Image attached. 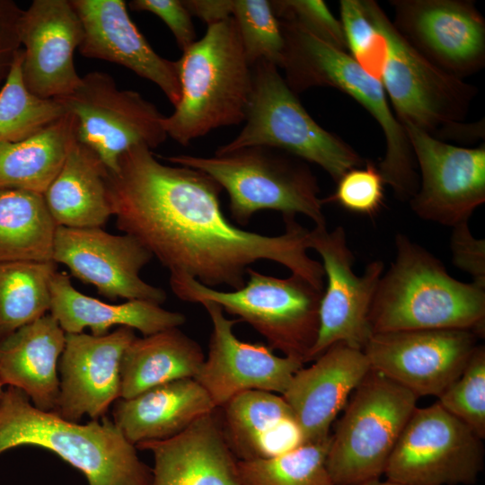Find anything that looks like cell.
Listing matches in <instances>:
<instances>
[{
  "label": "cell",
  "mask_w": 485,
  "mask_h": 485,
  "mask_svg": "<svg viewBox=\"0 0 485 485\" xmlns=\"http://www.w3.org/2000/svg\"><path fill=\"white\" fill-rule=\"evenodd\" d=\"M452 228L450 250L454 265L468 273L472 283L485 288V240L472 235L468 222Z\"/></svg>",
  "instance_id": "cell-41"
},
{
  "label": "cell",
  "mask_w": 485,
  "mask_h": 485,
  "mask_svg": "<svg viewBox=\"0 0 485 485\" xmlns=\"http://www.w3.org/2000/svg\"><path fill=\"white\" fill-rule=\"evenodd\" d=\"M390 3L399 32L439 68L463 79L484 67L485 20L472 1Z\"/></svg>",
  "instance_id": "cell-17"
},
{
  "label": "cell",
  "mask_w": 485,
  "mask_h": 485,
  "mask_svg": "<svg viewBox=\"0 0 485 485\" xmlns=\"http://www.w3.org/2000/svg\"><path fill=\"white\" fill-rule=\"evenodd\" d=\"M49 313L66 333H81L91 330L94 336L108 334L110 328L128 327L148 336L185 323L186 317L160 304L130 300L112 304L88 296L75 289L69 276L56 271L50 282Z\"/></svg>",
  "instance_id": "cell-26"
},
{
  "label": "cell",
  "mask_w": 485,
  "mask_h": 485,
  "mask_svg": "<svg viewBox=\"0 0 485 485\" xmlns=\"http://www.w3.org/2000/svg\"><path fill=\"white\" fill-rule=\"evenodd\" d=\"M204 360L199 344L179 328L136 337L121 358L120 398L172 381L195 379Z\"/></svg>",
  "instance_id": "cell-29"
},
{
  "label": "cell",
  "mask_w": 485,
  "mask_h": 485,
  "mask_svg": "<svg viewBox=\"0 0 485 485\" xmlns=\"http://www.w3.org/2000/svg\"><path fill=\"white\" fill-rule=\"evenodd\" d=\"M279 21L284 50L279 68L295 93L315 86L336 88L358 102L376 120L385 138L378 170L396 198L409 201L419 176L405 129L388 102L382 82L368 74L347 51L337 48L302 26Z\"/></svg>",
  "instance_id": "cell-3"
},
{
  "label": "cell",
  "mask_w": 485,
  "mask_h": 485,
  "mask_svg": "<svg viewBox=\"0 0 485 485\" xmlns=\"http://www.w3.org/2000/svg\"><path fill=\"white\" fill-rule=\"evenodd\" d=\"M134 11L149 12L164 22L183 52L196 41L192 15L180 0H133L128 4Z\"/></svg>",
  "instance_id": "cell-40"
},
{
  "label": "cell",
  "mask_w": 485,
  "mask_h": 485,
  "mask_svg": "<svg viewBox=\"0 0 485 485\" xmlns=\"http://www.w3.org/2000/svg\"><path fill=\"white\" fill-rule=\"evenodd\" d=\"M223 407V429L237 460L273 457L304 444L293 411L281 394L250 390Z\"/></svg>",
  "instance_id": "cell-27"
},
{
  "label": "cell",
  "mask_w": 485,
  "mask_h": 485,
  "mask_svg": "<svg viewBox=\"0 0 485 485\" xmlns=\"http://www.w3.org/2000/svg\"><path fill=\"white\" fill-rule=\"evenodd\" d=\"M108 175L97 154L75 139L59 172L43 193L57 226L101 227L112 216Z\"/></svg>",
  "instance_id": "cell-28"
},
{
  "label": "cell",
  "mask_w": 485,
  "mask_h": 485,
  "mask_svg": "<svg viewBox=\"0 0 485 485\" xmlns=\"http://www.w3.org/2000/svg\"><path fill=\"white\" fill-rule=\"evenodd\" d=\"M361 485H405V484L394 482L389 480L382 481L379 479H375V480L368 481Z\"/></svg>",
  "instance_id": "cell-44"
},
{
  "label": "cell",
  "mask_w": 485,
  "mask_h": 485,
  "mask_svg": "<svg viewBox=\"0 0 485 485\" xmlns=\"http://www.w3.org/2000/svg\"><path fill=\"white\" fill-rule=\"evenodd\" d=\"M57 227L42 194L0 189V262L53 261Z\"/></svg>",
  "instance_id": "cell-31"
},
{
  "label": "cell",
  "mask_w": 485,
  "mask_h": 485,
  "mask_svg": "<svg viewBox=\"0 0 485 485\" xmlns=\"http://www.w3.org/2000/svg\"><path fill=\"white\" fill-rule=\"evenodd\" d=\"M84 38L82 56L116 63L155 84L175 106L181 98L176 61L158 55L131 21L123 0H70Z\"/></svg>",
  "instance_id": "cell-21"
},
{
  "label": "cell",
  "mask_w": 485,
  "mask_h": 485,
  "mask_svg": "<svg viewBox=\"0 0 485 485\" xmlns=\"http://www.w3.org/2000/svg\"><path fill=\"white\" fill-rule=\"evenodd\" d=\"M360 3L386 41L387 55L380 80L401 124L410 123L437 138L448 127L463 122L477 87L444 71L419 53L375 1Z\"/></svg>",
  "instance_id": "cell-10"
},
{
  "label": "cell",
  "mask_w": 485,
  "mask_h": 485,
  "mask_svg": "<svg viewBox=\"0 0 485 485\" xmlns=\"http://www.w3.org/2000/svg\"><path fill=\"white\" fill-rule=\"evenodd\" d=\"M331 436L304 443L282 454L237 460L242 485H333L326 459Z\"/></svg>",
  "instance_id": "cell-33"
},
{
  "label": "cell",
  "mask_w": 485,
  "mask_h": 485,
  "mask_svg": "<svg viewBox=\"0 0 485 485\" xmlns=\"http://www.w3.org/2000/svg\"><path fill=\"white\" fill-rule=\"evenodd\" d=\"M309 249L321 256L327 280L319 308V329L307 361L314 360L336 343L363 350L373 334L369 313L379 280L384 272L382 260L368 263L362 275L353 269L354 255L345 229L326 225L309 230Z\"/></svg>",
  "instance_id": "cell-13"
},
{
  "label": "cell",
  "mask_w": 485,
  "mask_h": 485,
  "mask_svg": "<svg viewBox=\"0 0 485 485\" xmlns=\"http://www.w3.org/2000/svg\"><path fill=\"white\" fill-rule=\"evenodd\" d=\"M183 4L192 16H197L207 25L229 17V0H186Z\"/></svg>",
  "instance_id": "cell-43"
},
{
  "label": "cell",
  "mask_w": 485,
  "mask_h": 485,
  "mask_svg": "<svg viewBox=\"0 0 485 485\" xmlns=\"http://www.w3.org/2000/svg\"><path fill=\"white\" fill-rule=\"evenodd\" d=\"M271 7L278 20L296 23L331 45L347 51L340 19L322 0H274Z\"/></svg>",
  "instance_id": "cell-39"
},
{
  "label": "cell",
  "mask_w": 485,
  "mask_h": 485,
  "mask_svg": "<svg viewBox=\"0 0 485 485\" xmlns=\"http://www.w3.org/2000/svg\"><path fill=\"white\" fill-rule=\"evenodd\" d=\"M369 313L372 332L460 329L485 331V288L454 278L443 262L403 234Z\"/></svg>",
  "instance_id": "cell-2"
},
{
  "label": "cell",
  "mask_w": 485,
  "mask_h": 485,
  "mask_svg": "<svg viewBox=\"0 0 485 485\" xmlns=\"http://www.w3.org/2000/svg\"><path fill=\"white\" fill-rule=\"evenodd\" d=\"M217 409L207 391L193 378L148 389L112 404V421L124 437L138 445L165 440Z\"/></svg>",
  "instance_id": "cell-24"
},
{
  "label": "cell",
  "mask_w": 485,
  "mask_h": 485,
  "mask_svg": "<svg viewBox=\"0 0 485 485\" xmlns=\"http://www.w3.org/2000/svg\"><path fill=\"white\" fill-rule=\"evenodd\" d=\"M76 122L67 113L35 135L0 143V189L42 194L59 172L72 143Z\"/></svg>",
  "instance_id": "cell-30"
},
{
  "label": "cell",
  "mask_w": 485,
  "mask_h": 485,
  "mask_svg": "<svg viewBox=\"0 0 485 485\" xmlns=\"http://www.w3.org/2000/svg\"><path fill=\"white\" fill-rule=\"evenodd\" d=\"M54 261L0 262V341L49 312Z\"/></svg>",
  "instance_id": "cell-32"
},
{
  "label": "cell",
  "mask_w": 485,
  "mask_h": 485,
  "mask_svg": "<svg viewBox=\"0 0 485 485\" xmlns=\"http://www.w3.org/2000/svg\"><path fill=\"white\" fill-rule=\"evenodd\" d=\"M340 13L348 54L380 80L387 55L384 36L366 17L360 0L340 1Z\"/></svg>",
  "instance_id": "cell-37"
},
{
  "label": "cell",
  "mask_w": 485,
  "mask_h": 485,
  "mask_svg": "<svg viewBox=\"0 0 485 485\" xmlns=\"http://www.w3.org/2000/svg\"><path fill=\"white\" fill-rule=\"evenodd\" d=\"M335 191L323 203L334 202L353 213L374 216L384 199V181L372 163L346 172L336 182Z\"/></svg>",
  "instance_id": "cell-38"
},
{
  "label": "cell",
  "mask_w": 485,
  "mask_h": 485,
  "mask_svg": "<svg viewBox=\"0 0 485 485\" xmlns=\"http://www.w3.org/2000/svg\"><path fill=\"white\" fill-rule=\"evenodd\" d=\"M137 448L153 454L149 485H242L237 459L215 411L172 437Z\"/></svg>",
  "instance_id": "cell-23"
},
{
  "label": "cell",
  "mask_w": 485,
  "mask_h": 485,
  "mask_svg": "<svg viewBox=\"0 0 485 485\" xmlns=\"http://www.w3.org/2000/svg\"><path fill=\"white\" fill-rule=\"evenodd\" d=\"M419 169V184L409 200L421 219L454 227L468 222L485 201V145L468 148L438 140L410 123L401 124Z\"/></svg>",
  "instance_id": "cell-14"
},
{
  "label": "cell",
  "mask_w": 485,
  "mask_h": 485,
  "mask_svg": "<svg viewBox=\"0 0 485 485\" xmlns=\"http://www.w3.org/2000/svg\"><path fill=\"white\" fill-rule=\"evenodd\" d=\"M483 459L481 438L436 401L414 410L384 474L405 485H469Z\"/></svg>",
  "instance_id": "cell-12"
},
{
  "label": "cell",
  "mask_w": 485,
  "mask_h": 485,
  "mask_svg": "<svg viewBox=\"0 0 485 485\" xmlns=\"http://www.w3.org/2000/svg\"><path fill=\"white\" fill-rule=\"evenodd\" d=\"M165 159L211 177L227 192L231 216L241 225L266 209L280 212L283 218L302 214L314 226L326 225L315 175L304 160L288 153L252 146L211 157L177 154Z\"/></svg>",
  "instance_id": "cell-6"
},
{
  "label": "cell",
  "mask_w": 485,
  "mask_h": 485,
  "mask_svg": "<svg viewBox=\"0 0 485 485\" xmlns=\"http://www.w3.org/2000/svg\"><path fill=\"white\" fill-rule=\"evenodd\" d=\"M248 280L237 290L220 291L187 277H170V287L181 300L211 301L224 312L250 324L271 349L306 362L319 329L323 290L291 274L281 278L249 268Z\"/></svg>",
  "instance_id": "cell-7"
},
{
  "label": "cell",
  "mask_w": 485,
  "mask_h": 485,
  "mask_svg": "<svg viewBox=\"0 0 485 485\" xmlns=\"http://www.w3.org/2000/svg\"><path fill=\"white\" fill-rule=\"evenodd\" d=\"M176 64L181 98L163 119L167 137L188 146L213 129L245 120L252 71L232 17L208 24Z\"/></svg>",
  "instance_id": "cell-5"
},
{
  "label": "cell",
  "mask_w": 485,
  "mask_h": 485,
  "mask_svg": "<svg viewBox=\"0 0 485 485\" xmlns=\"http://www.w3.org/2000/svg\"><path fill=\"white\" fill-rule=\"evenodd\" d=\"M418 397L370 369L331 435L326 465L333 485L379 479Z\"/></svg>",
  "instance_id": "cell-9"
},
{
  "label": "cell",
  "mask_w": 485,
  "mask_h": 485,
  "mask_svg": "<svg viewBox=\"0 0 485 485\" xmlns=\"http://www.w3.org/2000/svg\"><path fill=\"white\" fill-rule=\"evenodd\" d=\"M23 46L22 79L38 97L55 99L71 93L82 76L74 52L84 31L70 0H34L23 10L19 23Z\"/></svg>",
  "instance_id": "cell-20"
},
{
  "label": "cell",
  "mask_w": 485,
  "mask_h": 485,
  "mask_svg": "<svg viewBox=\"0 0 485 485\" xmlns=\"http://www.w3.org/2000/svg\"><path fill=\"white\" fill-rule=\"evenodd\" d=\"M31 445L45 448L81 472L89 485H149L152 470L106 417L85 424L41 410L20 389L0 401V454Z\"/></svg>",
  "instance_id": "cell-4"
},
{
  "label": "cell",
  "mask_w": 485,
  "mask_h": 485,
  "mask_svg": "<svg viewBox=\"0 0 485 485\" xmlns=\"http://www.w3.org/2000/svg\"><path fill=\"white\" fill-rule=\"evenodd\" d=\"M23 10L12 0H0V89L22 48L19 23Z\"/></svg>",
  "instance_id": "cell-42"
},
{
  "label": "cell",
  "mask_w": 485,
  "mask_h": 485,
  "mask_svg": "<svg viewBox=\"0 0 485 485\" xmlns=\"http://www.w3.org/2000/svg\"><path fill=\"white\" fill-rule=\"evenodd\" d=\"M134 330L118 327L103 336L66 333L58 361L59 393L53 410L61 418L78 422L105 417L120 398V362L136 338Z\"/></svg>",
  "instance_id": "cell-19"
},
{
  "label": "cell",
  "mask_w": 485,
  "mask_h": 485,
  "mask_svg": "<svg viewBox=\"0 0 485 485\" xmlns=\"http://www.w3.org/2000/svg\"><path fill=\"white\" fill-rule=\"evenodd\" d=\"M228 14L236 24L250 65L267 61L279 68L284 40L270 1L229 0Z\"/></svg>",
  "instance_id": "cell-35"
},
{
  "label": "cell",
  "mask_w": 485,
  "mask_h": 485,
  "mask_svg": "<svg viewBox=\"0 0 485 485\" xmlns=\"http://www.w3.org/2000/svg\"><path fill=\"white\" fill-rule=\"evenodd\" d=\"M437 402L485 437V348L478 345L462 374L438 397Z\"/></svg>",
  "instance_id": "cell-36"
},
{
  "label": "cell",
  "mask_w": 485,
  "mask_h": 485,
  "mask_svg": "<svg viewBox=\"0 0 485 485\" xmlns=\"http://www.w3.org/2000/svg\"><path fill=\"white\" fill-rule=\"evenodd\" d=\"M3 393H4V385L0 381V401H1V398L3 396Z\"/></svg>",
  "instance_id": "cell-45"
},
{
  "label": "cell",
  "mask_w": 485,
  "mask_h": 485,
  "mask_svg": "<svg viewBox=\"0 0 485 485\" xmlns=\"http://www.w3.org/2000/svg\"><path fill=\"white\" fill-rule=\"evenodd\" d=\"M66 332L47 313L0 341V381L22 391L36 408L53 411L59 393L58 361Z\"/></svg>",
  "instance_id": "cell-25"
},
{
  "label": "cell",
  "mask_w": 485,
  "mask_h": 485,
  "mask_svg": "<svg viewBox=\"0 0 485 485\" xmlns=\"http://www.w3.org/2000/svg\"><path fill=\"white\" fill-rule=\"evenodd\" d=\"M251 71L245 125L215 154L265 146L319 165L335 182L348 170L365 165L352 146L310 116L277 66L259 61L251 66Z\"/></svg>",
  "instance_id": "cell-8"
},
{
  "label": "cell",
  "mask_w": 485,
  "mask_h": 485,
  "mask_svg": "<svg viewBox=\"0 0 485 485\" xmlns=\"http://www.w3.org/2000/svg\"><path fill=\"white\" fill-rule=\"evenodd\" d=\"M212 331L208 354L195 380L207 391L216 408L235 395L261 390L283 394L304 362L294 357H278L269 346L249 343L234 333L238 320H230L217 304L202 301Z\"/></svg>",
  "instance_id": "cell-18"
},
{
  "label": "cell",
  "mask_w": 485,
  "mask_h": 485,
  "mask_svg": "<svg viewBox=\"0 0 485 485\" xmlns=\"http://www.w3.org/2000/svg\"><path fill=\"white\" fill-rule=\"evenodd\" d=\"M22 58L21 48L0 89V143L24 140L66 114L57 99L40 98L27 89L22 79Z\"/></svg>",
  "instance_id": "cell-34"
},
{
  "label": "cell",
  "mask_w": 485,
  "mask_h": 485,
  "mask_svg": "<svg viewBox=\"0 0 485 485\" xmlns=\"http://www.w3.org/2000/svg\"><path fill=\"white\" fill-rule=\"evenodd\" d=\"M153 255L135 237L110 234L101 227L57 226L52 260L67 267L82 282L109 299L142 300L162 304L163 289L140 277Z\"/></svg>",
  "instance_id": "cell-16"
},
{
  "label": "cell",
  "mask_w": 485,
  "mask_h": 485,
  "mask_svg": "<svg viewBox=\"0 0 485 485\" xmlns=\"http://www.w3.org/2000/svg\"><path fill=\"white\" fill-rule=\"evenodd\" d=\"M370 369L363 350L336 343L312 366L294 375L282 396L293 411L304 444L331 436V425Z\"/></svg>",
  "instance_id": "cell-22"
},
{
  "label": "cell",
  "mask_w": 485,
  "mask_h": 485,
  "mask_svg": "<svg viewBox=\"0 0 485 485\" xmlns=\"http://www.w3.org/2000/svg\"><path fill=\"white\" fill-rule=\"evenodd\" d=\"M118 228L139 241L170 277L187 276L216 288L242 287L250 265L271 260L320 290L324 271L308 253L309 229L283 218L285 232L270 236L233 224L221 209L222 188L205 172L169 166L146 146H135L108 175Z\"/></svg>",
  "instance_id": "cell-1"
},
{
  "label": "cell",
  "mask_w": 485,
  "mask_h": 485,
  "mask_svg": "<svg viewBox=\"0 0 485 485\" xmlns=\"http://www.w3.org/2000/svg\"><path fill=\"white\" fill-rule=\"evenodd\" d=\"M55 99L75 119L76 139L109 172L117 171L120 155L130 147L154 149L168 137L165 116L157 107L137 92L119 90L107 73H88L71 93Z\"/></svg>",
  "instance_id": "cell-11"
},
{
  "label": "cell",
  "mask_w": 485,
  "mask_h": 485,
  "mask_svg": "<svg viewBox=\"0 0 485 485\" xmlns=\"http://www.w3.org/2000/svg\"><path fill=\"white\" fill-rule=\"evenodd\" d=\"M478 337L460 329L375 332L363 352L371 369L418 398L438 397L462 374Z\"/></svg>",
  "instance_id": "cell-15"
}]
</instances>
